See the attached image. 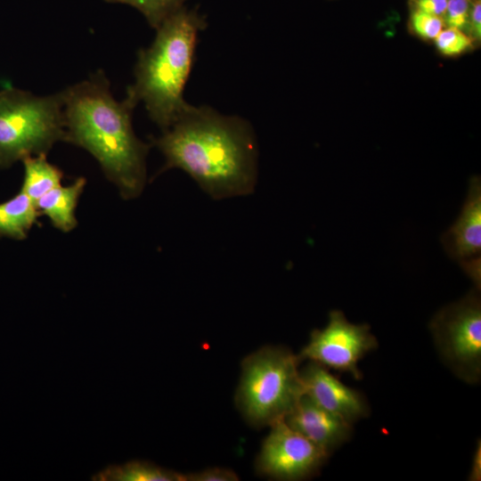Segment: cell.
<instances>
[{"label":"cell","instance_id":"1","mask_svg":"<svg viewBox=\"0 0 481 481\" xmlns=\"http://www.w3.org/2000/svg\"><path fill=\"white\" fill-rule=\"evenodd\" d=\"M165 157L159 172L180 168L215 200L249 194L257 172V146L250 125L208 106L190 105L159 137Z\"/></svg>","mask_w":481,"mask_h":481},{"label":"cell","instance_id":"2","mask_svg":"<svg viewBox=\"0 0 481 481\" xmlns=\"http://www.w3.org/2000/svg\"><path fill=\"white\" fill-rule=\"evenodd\" d=\"M61 93L65 142L91 153L123 199L137 198L146 183L150 149L133 129L132 115L137 99L126 91L124 100L116 101L102 70Z\"/></svg>","mask_w":481,"mask_h":481},{"label":"cell","instance_id":"3","mask_svg":"<svg viewBox=\"0 0 481 481\" xmlns=\"http://www.w3.org/2000/svg\"><path fill=\"white\" fill-rule=\"evenodd\" d=\"M204 16L184 6L156 30L150 47L141 49L135 67V82L127 87L144 103L151 119L162 132L172 126L191 104L183 99Z\"/></svg>","mask_w":481,"mask_h":481},{"label":"cell","instance_id":"4","mask_svg":"<svg viewBox=\"0 0 481 481\" xmlns=\"http://www.w3.org/2000/svg\"><path fill=\"white\" fill-rule=\"evenodd\" d=\"M297 355L283 346H266L241 363L237 407L253 427L284 420L305 395Z\"/></svg>","mask_w":481,"mask_h":481},{"label":"cell","instance_id":"5","mask_svg":"<svg viewBox=\"0 0 481 481\" xmlns=\"http://www.w3.org/2000/svg\"><path fill=\"white\" fill-rule=\"evenodd\" d=\"M65 138L61 92L37 96L16 88L0 91V168L28 156L47 154Z\"/></svg>","mask_w":481,"mask_h":481},{"label":"cell","instance_id":"6","mask_svg":"<svg viewBox=\"0 0 481 481\" xmlns=\"http://www.w3.org/2000/svg\"><path fill=\"white\" fill-rule=\"evenodd\" d=\"M443 363L469 385L481 379V296L475 287L465 297L444 306L429 322Z\"/></svg>","mask_w":481,"mask_h":481},{"label":"cell","instance_id":"7","mask_svg":"<svg viewBox=\"0 0 481 481\" xmlns=\"http://www.w3.org/2000/svg\"><path fill=\"white\" fill-rule=\"evenodd\" d=\"M378 346L370 325L352 323L342 311L332 310L327 325L314 330L308 343L297 355L300 362L312 361L361 379L363 374L358 363Z\"/></svg>","mask_w":481,"mask_h":481},{"label":"cell","instance_id":"8","mask_svg":"<svg viewBox=\"0 0 481 481\" xmlns=\"http://www.w3.org/2000/svg\"><path fill=\"white\" fill-rule=\"evenodd\" d=\"M270 428L256 462L260 475L276 480H302L314 476L329 457L284 420Z\"/></svg>","mask_w":481,"mask_h":481},{"label":"cell","instance_id":"9","mask_svg":"<svg viewBox=\"0 0 481 481\" xmlns=\"http://www.w3.org/2000/svg\"><path fill=\"white\" fill-rule=\"evenodd\" d=\"M442 244L448 256L460 263L463 271L480 289L481 270V182L473 177L461 211L443 234Z\"/></svg>","mask_w":481,"mask_h":481},{"label":"cell","instance_id":"10","mask_svg":"<svg viewBox=\"0 0 481 481\" xmlns=\"http://www.w3.org/2000/svg\"><path fill=\"white\" fill-rule=\"evenodd\" d=\"M299 373L305 395L326 411L351 424L370 415L363 395L335 378L326 367L309 361Z\"/></svg>","mask_w":481,"mask_h":481},{"label":"cell","instance_id":"11","mask_svg":"<svg viewBox=\"0 0 481 481\" xmlns=\"http://www.w3.org/2000/svg\"><path fill=\"white\" fill-rule=\"evenodd\" d=\"M284 421L330 456L353 434L351 423L326 411L304 395Z\"/></svg>","mask_w":481,"mask_h":481},{"label":"cell","instance_id":"12","mask_svg":"<svg viewBox=\"0 0 481 481\" xmlns=\"http://www.w3.org/2000/svg\"><path fill=\"white\" fill-rule=\"evenodd\" d=\"M86 180L77 177L71 184L52 189L36 201L40 215L46 216L52 225L62 232H69L77 225L76 208Z\"/></svg>","mask_w":481,"mask_h":481},{"label":"cell","instance_id":"13","mask_svg":"<svg viewBox=\"0 0 481 481\" xmlns=\"http://www.w3.org/2000/svg\"><path fill=\"white\" fill-rule=\"evenodd\" d=\"M35 202L24 192L0 203V237L25 240L34 225H40Z\"/></svg>","mask_w":481,"mask_h":481},{"label":"cell","instance_id":"14","mask_svg":"<svg viewBox=\"0 0 481 481\" xmlns=\"http://www.w3.org/2000/svg\"><path fill=\"white\" fill-rule=\"evenodd\" d=\"M22 162L24 176L20 192L35 203L44 194L61 184L63 172L47 160L46 154L28 156Z\"/></svg>","mask_w":481,"mask_h":481},{"label":"cell","instance_id":"15","mask_svg":"<svg viewBox=\"0 0 481 481\" xmlns=\"http://www.w3.org/2000/svg\"><path fill=\"white\" fill-rule=\"evenodd\" d=\"M102 481H185V474L143 461L110 466L94 477Z\"/></svg>","mask_w":481,"mask_h":481},{"label":"cell","instance_id":"16","mask_svg":"<svg viewBox=\"0 0 481 481\" xmlns=\"http://www.w3.org/2000/svg\"><path fill=\"white\" fill-rule=\"evenodd\" d=\"M129 4L141 12L149 25L157 29L169 16L183 7L187 0H103Z\"/></svg>","mask_w":481,"mask_h":481},{"label":"cell","instance_id":"17","mask_svg":"<svg viewBox=\"0 0 481 481\" xmlns=\"http://www.w3.org/2000/svg\"><path fill=\"white\" fill-rule=\"evenodd\" d=\"M436 49L445 56H457L470 50L474 45L472 39L464 32L444 28L434 39Z\"/></svg>","mask_w":481,"mask_h":481},{"label":"cell","instance_id":"18","mask_svg":"<svg viewBox=\"0 0 481 481\" xmlns=\"http://www.w3.org/2000/svg\"><path fill=\"white\" fill-rule=\"evenodd\" d=\"M410 26L412 32L424 40H434L445 28L441 17L414 9L411 13Z\"/></svg>","mask_w":481,"mask_h":481},{"label":"cell","instance_id":"19","mask_svg":"<svg viewBox=\"0 0 481 481\" xmlns=\"http://www.w3.org/2000/svg\"><path fill=\"white\" fill-rule=\"evenodd\" d=\"M471 0H448L443 20L446 28L459 29L468 35Z\"/></svg>","mask_w":481,"mask_h":481},{"label":"cell","instance_id":"20","mask_svg":"<svg viewBox=\"0 0 481 481\" xmlns=\"http://www.w3.org/2000/svg\"><path fill=\"white\" fill-rule=\"evenodd\" d=\"M239 477L229 469L210 468L199 472L185 474V481H237Z\"/></svg>","mask_w":481,"mask_h":481},{"label":"cell","instance_id":"21","mask_svg":"<svg viewBox=\"0 0 481 481\" xmlns=\"http://www.w3.org/2000/svg\"><path fill=\"white\" fill-rule=\"evenodd\" d=\"M468 36L474 44L481 40V0H471Z\"/></svg>","mask_w":481,"mask_h":481},{"label":"cell","instance_id":"22","mask_svg":"<svg viewBox=\"0 0 481 481\" xmlns=\"http://www.w3.org/2000/svg\"><path fill=\"white\" fill-rule=\"evenodd\" d=\"M414 10L443 19L448 0H411Z\"/></svg>","mask_w":481,"mask_h":481},{"label":"cell","instance_id":"23","mask_svg":"<svg viewBox=\"0 0 481 481\" xmlns=\"http://www.w3.org/2000/svg\"><path fill=\"white\" fill-rule=\"evenodd\" d=\"M481 479V443L478 441L472 459V465L469 480L479 481Z\"/></svg>","mask_w":481,"mask_h":481}]
</instances>
